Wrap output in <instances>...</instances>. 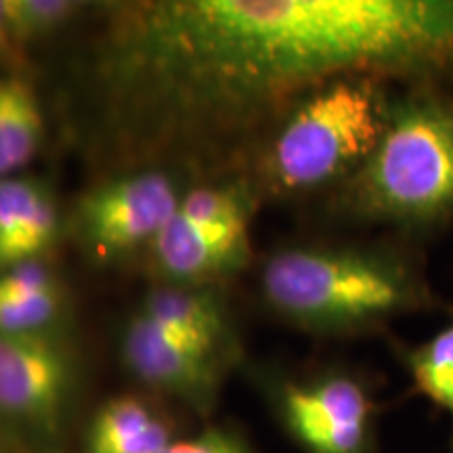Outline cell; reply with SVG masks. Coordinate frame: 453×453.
<instances>
[{
  "mask_svg": "<svg viewBox=\"0 0 453 453\" xmlns=\"http://www.w3.org/2000/svg\"><path fill=\"white\" fill-rule=\"evenodd\" d=\"M399 84L338 76L277 107L265 124L258 174L273 197H330L376 150Z\"/></svg>",
  "mask_w": 453,
  "mask_h": 453,
  "instance_id": "3",
  "label": "cell"
},
{
  "mask_svg": "<svg viewBox=\"0 0 453 453\" xmlns=\"http://www.w3.org/2000/svg\"><path fill=\"white\" fill-rule=\"evenodd\" d=\"M59 313V288L38 260L0 273V334H44Z\"/></svg>",
  "mask_w": 453,
  "mask_h": 453,
  "instance_id": "12",
  "label": "cell"
},
{
  "mask_svg": "<svg viewBox=\"0 0 453 453\" xmlns=\"http://www.w3.org/2000/svg\"><path fill=\"white\" fill-rule=\"evenodd\" d=\"M76 11L78 4L67 0H7L9 26L17 47L47 36Z\"/></svg>",
  "mask_w": 453,
  "mask_h": 453,
  "instance_id": "15",
  "label": "cell"
},
{
  "mask_svg": "<svg viewBox=\"0 0 453 453\" xmlns=\"http://www.w3.org/2000/svg\"><path fill=\"white\" fill-rule=\"evenodd\" d=\"M180 203L174 180L157 170L107 180L78 208L84 240L101 257L151 246Z\"/></svg>",
  "mask_w": 453,
  "mask_h": 453,
  "instance_id": "6",
  "label": "cell"
},
{
  "mask_svg": "<svg viewBox=\"0 0 453 453\" xmlns=\"http://www.w3.org/2000/svg\"><path fill=\"white\" fill-rule=\"evenodd\" d=\"M257 191L250 183L197 187L180 197L170 223L151 243L157 269L177 281L235 273L250 263V220Z\"/></svg>",
  "mask_w": 453,
  "mask_h": 453,
  "instance_id": "4",
  "label": "cell"
},
{
  "mask_svg": "<svg viewBox=\"0 0 453 453\" xmlns=\"http://www.w3.org/2000/svg\"><path fill=\"white\" fill-rule=\"evenodd\" d=\"M42 130V111L30 84L17 76L0 78V179L32 160Z\"/></svg>",
  "mask_w": 453,
  "mask_h": 453,
  "instance_id": "14",
  "label": "cell"
},
{
  "mask_svg": "<svg viewBox=\"0 0 453 453\" xmlns=\"http://www.w3.org/2000/svg\"><path fill=\"white\" fill-rule=\"evenodd\" d=\"M173 426L147 401L113 396L95 413L87 453H162L173 443Z\"/></svg>",
  "mask_w": 453,
  "mask_h": 453,
  "instance_id": "10",
  "label": "cell"
},
{
  "mask_svg": "<svg viewBox=\"0 0 453 453\" xmlns=\"http://www.w3.org/2000/svg\"><path fill=\"white\" fill-rule=\"evenodd\" d=\"M267 307L315 336L387 334L401 317L453 315L428 275L420 243L387 235L370 243H292L265 260Z\"/></svg>",
  "mask_w": 453,
  "mask_h": 453,
  "instance_id": "1",
  "label": "cell"
},
{
  "mask_svg": "<svg viewBox=\"0 0 453 453\" xmlns=\"http://www.w3.org/2000/svg\"><path fill=\"white\" fill-rule=\"evenodd\" d=\"M271 403L304 453H376L382 405L364 373L326 367L275 378Z\"/></svg>",
  "mask_w": 453,
  "mask_h": 453,
  "instance_id": "5",
  "label": "cell"
},
{
  "mask_svg": "<svg viewBox=\"0 0 453 453\" xmlns=\"http://www.w3.org/2000/svg\"><path fill=\"white\" fill-rule=\"evenodd\" d=\"M15 49H17V42L9 26L7 0H0V53L11 57L15 53Z\"/></svg>",
  "mask_w": 453,
  "mask_h": 453,
  "instance_id": "17",
  "label": "cell"
},
{
  "mask_svg": "<svg viewBox=\"0 0 453 453\" xmlns=\"http://www.w3.org/2000/svg\"><path fill=\"white\" fill-rule=\"evenodd\" d=\"M57 234V206L44 185L0 179V269L38 260Z\"/></svg>",
  "mask_w": 453,
  "mask_h": 453,
  "instance_id": "9",
  "label": "cell"
},
{
  "mask_svg": "<svg viewBox=\"0 0 453 453\" xmlns=\"http://www.w3.org/2000/svg\"><path fill=\"white\" fill-rule=\"evenodd\" d=\"M327 214L426 246L453 226V84H399L376 150Z\"/></svg>",
  "mask_w": 453,
  "mask_h": 453,
  "instance_id": "2",
  "label": "cell"
},
{
  "mask_svg": "<svg viewBox=\"0 0 453 453\" xmlns=\"http://www.w3.org/2000/svg\"><path fill=\"white\" fill-rule=\"evenodd\" d=\"M162 453H257V449L229 428L211 426L189 439H174Z\"/></svg>",
  "mask_w": 453,
  "mask_h": 453,
  "instance_id": "16",
  "label": "cell"
},
{
  "mask_svg": "<svg viewBox=\"0 0 453 453\" xmlns=\"http://www.w3.org/2000/svg\"><path fill=\"white\" fill-rule=\"evenodd\" d=\"M139 315L160 327L203 349L225 355L229 344V326L212 294L162 288L143 300Z\"/></svg>",
  "mask_w": 453,
  "mask_h": 453,
  "instance_id": "11",
  "label": "cell"
},
{
  "mask_svg": "<svg viewBox=\"0 0 453 453\" xmlns=\"http://www.w3.org/2000/svg\"><path fill=\"white\" fill-rule=\"evenodd\" d=\"M73 388L70 355L47 334H0V413L57 437Z\"/></svg>",
  "mask_w": 453,
  "mask_h": 453,
  "instance_id": "7",
  "label": "cell"
},
{
  "mask_svg": "<svg viewBox=\"0 0 453 453\" xmlns=\"http://www.w3.org/2000/svg\"><path fill=\"white\" fill-rule=\"evenodd\" d=\"M122 359L147 387L177 396L202 416L217 405L226 370L217 350L173 336L137 313L124 330Z\"/></svg>",
  "mask_w": 453,
  "mask_h": 453,
  "instance_id": "8",
  "label": "cell"
},
{
  "mask_svg": "<svg viewBox=\"0 0 453 453\" xmlns=\"http://www.w3.org/2000/svg\"><path fill=\"white\" fill-rule=\"evenodd\" d=\"M388 344L410 378L411 393L424 396L449 418L453 451V317L434 336L420 342L388 336Z\"/></svg>",
  "mask_w": 453,
  "mask_h": 453,
  "instance_id": "13",
  "label": "cell"
}]
</instances>
